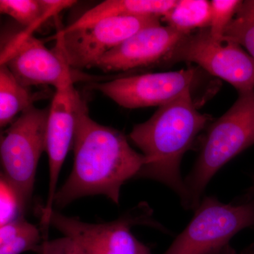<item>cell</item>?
I'll use <instances>...</instances> for the list:
<instances>
[{"label": "cell", "mask_w": 254, "mask_h": 254, "mask_svg": "<svg viewBox=\"0 0 254 254\" xmlns=\"http://www.w3.org/2000/svg\"><path fill=\"white\" fill-rule=\"evenodd\" d=\"M180 62L195 63L222 78L238 93L254 90V60L234 42L215 39L209 28L186 35L164 60L163 65Z\"/></svg>", "instance_id": "8992f818"}, {"label": "cell", "mask_w": 254, "mask_h": 254, "mask_svg": "<svg viewBox=\"0 0 254 254\" xmlns=\"http://www.w3.org/2000/svg\"><path fill=\"white\" fill-rule=\"evenodd\" d=\"M86 102L75 88L73 80L56 89L50 105L47 125L46 152L49 160V188L46 204L38 205L36 213L43 231L49 230V219L54 210L58 177L70 147L73 144L80 114Z\"/></svg>", "instance_id": "9c48e42d"}, {"label": "cell", "mask_w": 254, "mask_h": 254, "mask_svg": "<svg viewBox=\"0 0 254 254\" xmlns=\"http://www.w3.org/2000/svg\"><path fill=\"white\" fill-rule=\"evenodd\" d=\"M197 68L150 73L93 83L90 88L100 91L127 109L161 107L187 91H192L198 80Z\"/></svg>", "instance_id": "30bf717a"}, {"label": "cell", "mask_w": 254, "mask_h": 254, "mask_svg": "<svg viewBox=\"0 0 254 254\" xmlns=\"http://www.w3.org/2000/svg\"><path fill=\"white\" fill-rule=\"evenodd\" d=\"M0 64L6 65L16 79L28 88L48 85L56 90L73 79L71 67L58 48L48 50L33 35L8 42L1 48Z\"/></svg>", "instance_id": "8fae6325"}, {"label": "cell", "mask_w": 254, "mask_h": 254, "mask_svg": "<svg viewBox=\"0 0 254 254\" xmlns=\"http://www.w3.org/2000/svg\"><path fill=\"white\" fill-rule=\"evenodd\" d=\"M26 207L18 192L1 174L0 178V226L23 216Z\"/></svg>", "instance_id": "ac0fdd59"}, {"label": "cell", "mask_w": 254, "mask_h": 254, "mask_svg": "<svg viewBox=\"0 0 254 254\" xmlns=\"http://www.w3.org/2000/svg\"><path fill=\"white\" fill-rule=\"evenodd\" d=\"M253 195H254V185H252V186L251 187L250 189H249L247 194H246L245 197H244V200H249L252 199L254 196Z\"/></svg>", "instance_id": "44dd1931"}, {"label": "cell", "mask_w": 254, "mask_h": 254, "mask_svg": "<svg viewBox=\"0 0 254 254\" xmlns=\"http://www.w3.org/2000/svg\"><path fill=\"white\" fill-rule=\"evenodd\" d=\"M185 36L168 25L144 28L105 54L95 67L105 72H118L162 65Z\"/></svg>", "instance_id": "7c38bea8"}, {"label": "cell", "mask_w": 254, "mask_h": 254, "mask_svg": "<svg viewBox=\"0 0 254 254\" xmlns=\"http://www.w3.org/2000/svg\"><path fill=\"white\" fill-rule=\"evenodd\" d=\"M242 254H254V247L251 246V247L247 248Z\"/></svg>", "instance_id": "603a6c76"}, {"label": "cell", "mask_w": 254, "mask_h": 254, "mask_svg": "<svg viewBox=\"0 0 254 254\" xmlns=\"http://www.w3.org/2000/svg\"><path fill=\"white\" fill-rule=\"evenodd\" d=\"M254 227V198L225 204L205 197L188 226L164 254H220L241 230Z\"/></svg>", "instance_id": "277c9868"}, {"label": "cell", "mask_w": 254, "mask_h": 254, "mask_svg": "<svg viewBox=\"0 0 254 254\" xmlns=\"http://www.w3.org/2000/svg\"><path fill=\"white\" fill-rule=\"evenodd\" d=\"M177 0H107L88 10L65 28L85 27L105 18L117 16H158L163 18L176 4Z\"/></svg>", "instance_id": "4fadbf2b"}, {"label": "cell", "mask_w": 254, "mask_h": 254, "mask_svg": "<svg viewBox=\"0 0 254 254\" xmlns=\"http://www.w3.org/2000/svg\"><path fill=\"white\" fill-rule=\"evenodd\" d=\"M38 96L16 79L9 68L0 64V127L9 126L16 115L34 106Z\"/></svg>", "instance_id": "5bb4252c"}, {"label": "cell", "mask_w": 254, "mask_h": 254, "mask_svg": "<svg viewBox=\"0 0 254 254\" xmlns=\"http://www.w3.org/2000/svg\"><path fill=\"white\" fill-rule=\"evenodd\" d=\"M151 215L149 206L145 203L115 221L100 224L86 223L53 210L49 225L76 241L84 254H152L131 232L132 227L141 224L161 228Z\"/></svg>", "instance_id": "52a82bcc"}, {"label": "cell", "mask_w": 254, "mask_h": 254, "mask_svg": "<svg viewBox=\"0 0 254 254\" xmlns=\"http://www.w3.org/2000/svg\"><path fill=\"white\" fill-rule=\"evenodd\" d=\"M49 110L50 106L31 107L1 134V174L14 187L26 208L31 201L38 162L46 151Z\"/></svg>", "instance_id": "5b68a950"}, {"label": "cell", "mask_w": 254, "mask_h": 254, "mask_svg": "<svg viewBox=\"0 0 254 254\" xmlns=\"http://www.w3.org/2000/svg\"><path fill=\"white\" fill-rule=\"evenodd\" d=\"M242 1L240 0H213L210 1L211 20L210 34L215 39L221 40L224 33L232 20L235 17Z\"/></svg>", "instance_id": "d6986e66"}, {"label": "cell", "mask_w": 254, "mask_h": 254, "mask_svg": "<svg viewBox=\"0 0 254 254\" xmlns=\"http://www.w3.org/2000/svg\"><path fill=\"white\" fill-rule=\"evenodd\" d=\"M220 254H236V252H235V250L230 245H228L225 250L222 251Z\"/></svg>", "instance_id": "7402d4cb"}, {"label": "cell", "mask_w": 254, "mask_h": 254, "mask_svg": "<svg viewBox=\"0 0 254 254\" xmlns=\"http://www.w3.org/2000/svg\"><path fill=\"white\" fill-rule=\"evenodd\" d=\"M252 247H254V245H252Z\"/></svg>", "instance_id": "cb8c5ba5"}, {"label": "cell", "mask_w": 254, "mask_h": 254, "mask_svg": "<svg viewBox=\"0 0 254 254\" xmlns=\"http://www.w3.org/2000/svg\"><path fill=\"white\" fill-rule=\"evenodd\" d=\"M191 93L187 91L159 107L149 120L135 125L129 134L149 160L136 177L167 185L180 195L182 205L187 196L180 173L182 157L211 120L198 111Z\"/></svg>", "instance_id": "7a4b0ae2"}, {"label": "cell", "mask_w": 254, "mask_h": 254, "mask_svg": "<svg viewBox=\"0 0 254 254\" xmlns=\"http://www.w3.org/2000/svg\"><path fill=\"white\" fill-rule=\"evenodd\" d=\"M168 26L184 34L194 30L210 27L211 20L210 1L206 0H177L173 9L162 18Z\"/></svg>", "instance_id": "9a60e30c"}, {"label": "cell", "mask_w": 254, "mask_h": 254, "mask_svg": "<svg viewBox=\"0 0 254 254\" xmlns=\"http://www.w3.org/2000/svg\"><path fill=\"white\" fill-rule=\"evenodd\" d=\"M254 145V90L239 93L233 105L207 131L185 181L186 209H195L208 182L223 165Z\"/></svg>", "instance_id": "3957f363"}, {"label": "cell", "mask_w": 254, "mask_h": 254, "mask_svg": "<svg viewBox=\"0 0 254 254\" xmlns=\"http://www.w3.org/2000/svg\"><path fill=\"white\" fill-rule=\"evenodd\" d=\"M33 252L38 254H84L76 241L66 236L55 240H43Z\"/></svg>", "instance_id": "ffe728a7"}, {"label": "cell", "mask_w": 254, "mask_h": 254, "mask_svg": "<svg viewBox=\"0 0 254 254\" xmlns=\"http://www.w3.org/2000/svg\"><path fill=\"white\" fill-rule=\"evenodd\" d=\"M158 16H117L85 27L57 33L56 47L70 67L88 68L105 54L144 28L160 26Z\"/></svg>", "instance_id": "ba28073f"}, {"label": "cell", "mask_w": 254, "mask_h": 254, "mask_svg": "<svg viewBox=\"0 0 254 254\" xmlns=\"http://www.w3.org/2000/svg\"><path fill=\"white\" fill-rule=\"evenodd\" d=\"M222 38L245 48L254 60V0L242 1Z\"/></svg>", "instance_id": "e0dca14e"}, {"label": "cell", "mask_w": 254, "mask_h": 254, "mask_svg": "<svg viewBox=\"0 0 254 254\" xmlns=\"http://www.w3.org/2000/svg\"><path fill=\"white\" fill-rule=\"evenodd\" d=\"M73 145L72 171L55 194L57 208L93 195H104L118 204L122 186L149 163L123 133L92 120L87 106L78 118Z\"/></svg>", "instance_id": "6da1fadb"}, {"label": "cell", "mask_w": 254, "mask_h": 254, "mask_svg": "<svg viewBox=\"0 0 254 254\" xmlns=\"http://www.w3.org/2000/svg\"><path fill=\"white\" fill-rule=\"evenodd\" d=\"M41 235L23 216L0 227V254H21L41 245Z\"/></svg>", "instance_id": "2e32d148"}]
</instances>
